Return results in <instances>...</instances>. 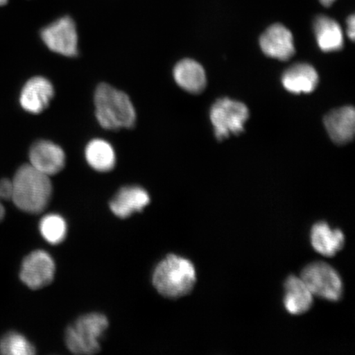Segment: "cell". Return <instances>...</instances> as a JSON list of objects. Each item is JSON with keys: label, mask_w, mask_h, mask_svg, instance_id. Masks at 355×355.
<instances>
[{"label": "cell", "mask_w": 355, "mask_h": 355, "mask_svg": "<svg viewBox=\"0 0 355 355\" xmlns=\"http://www.w3.org/2000/svg\"><path fill=\"white\" fill-rule=\"evenodd\" d=\"M50 176L32 166H21L13 178L12 200L20 210L32 214L46 209L52 195Z\"/></svg>", "instance_id": "cell-1"}, {"label": "cell", "mask_w": 355, "mask_h": 355, "mask_svg": "<svg viewBox=\"0 0 355 355\" xmlns=\"http://www.w3.org/2000/svg\"><path fill=\"white\" fill-rule=\"evenodd\" d=\"M96 117L105 130L130 128L136 122V111L125 93L102 83L95 93Z\"/></svg>", "instance_id": "cell-2"}, {"label": "cell", "mask_w": 355, "mask_h": 355, "mask_svg": "<svg viewBox=\"0 0 355 355\" xmlns=\"http://www.w3.org/2000/svg\"><path fill=\"white\" fill-rule=\"evenodd\" d=\"M196 270L188 259L168 255L155 268L153 285L159 294L178 299L189 294L196 284Z\"/></svg>", "instance_id": "cell-3"}, {"label": "cell", "mask_w": 355, "mask_h": 355, "mask_svg": "<svg viewBox=\"0 0 355 355\" xmlns=\"http://www.w3.org/2000/svg\"><path fill=\"white\" fill-rule=\"evenodd\" d=\"M104 315L91 313L79 318L66 332V345L76 354H93L100 352V340L107 329Z\"/></svg>", "instance_id": "cell-4"}, {"label": "cell", "mask_w": 355, "mask_h": 355, "mask_svg": "<svg viewBox=\"0 0 355 355\" xmlns=\"http://www.w3.org/2000/svg\"><path fill=\"white\" fill-rule=\"evenodd\" d=\"M300 279L313 295L337 302L343 295V283L338 272L327 263L317 261L302 270Z\"/></svg>", "instance_id": "cell-5"}, {"label": "cell", "mask_w": 355, "mask_h": 355, "mask_svg": "<svg viewBox=\"0 0 355 355\" xmlns=\"http://www.w3.org/2000/svg\"><path fill=\"white\" fill-rule=\"evenodd\" d=\"M248 116L247 106L241 102L229 98L217 101L211 110V121L216 139L223 140L230 135L243 132Z\"/></svg>", "instance_id": "cell-6"}, {"label": "cell", "mask_w": 355, "mask_h": 355, "mask_svg": "<svg viewBox=\"0 0 355 355\" xmlns=\"http://www.w3.org/2000/svg\"><path fill=\"white\" fill-rule=\"evenodd\" d=\"M42 41L53 52L67 57L78 55V37L74 21L63 17L43 28Z\"/></svg>", "instance_id": "cell-7"}, {"label": "cell", "mask_w": 355, "mask_h": 355, "mask_svg": "<svg viewBox=\"0 0 355 355\" xmlns=\"http://www.w3.org/2000/svg\"><path fill=\"white\" fill-rule=\"evenodd\" d=\"M55 266L46 252L37 250L22 261L20 278L32 290H38L51 284L54 279Z\"/></svg>", "instance_id": "cell-8"}, {"label": "cell", "mask_w": 355, "mask_h": 355, "mask_svg": "<svg viewBox=\"0 0 355 355\" xmlns=\"http://www.w3.org/2000/svg\"><path fill=\"white\" fill-rule=\"evenodd\" d=\"M30 165L48 176L58 174L65 166V154L60 146L41 140L30 149Z\"/></svg>", "instance_id": "cell-9"}, {"label": "cell", "mask_w": 355, "mask_h": 355, "mask_svg": "<svg viewBox=\"0 0 355 355\" xmlns=\"http://www.w3.org/2000/svg\"><path fill=\"white\" fill-rule=\"evenodd\" d=\"M264 54L279 60H288L295 55L294 38L290 30L282 24H274L260 38Z\"/></svg>", "instance_id": "cell-10"}, {"label": "cell", "mask_w": 355, "mask_h": 355, "mask_svg": "<svg viewBox=\"0 0 355 355\" xmlns=\"http://www.w3.org/2000/svg\"><path fill=\"white\" fill-rule=\"evenodd\" d=\"M54 94V87L47 78L35 77L22 87L20 105L26 112L40 114L48 107Z\"/></svg>", "instance_id": "cell-11"}, {"label": "cell", "mask_w": 355, "mask_h": 355, "mask_svg": "<svg viewBox=\"0 0 355 355\" xmlns=\"http://www.w3.org/2000/svg\"><path fill=\"white\" fill-rule=\"evenodd\" d=\"M328 135L334 143L345 144L354 139L355 111L352 106L331 111L324 118Z\"/></svg>", "instance_id": "cell-12"}, {"label": "cell", "mask_w": 355, "mask_h": 355, "mask_svg": "<svg viewBox=\"0 0 355 355\" xmlns=\"http://www.w3.org/2000/svg\"><path fill=\"white\" fill-rule=\"evenodd\" d=\"M150 203L149 194L139 186H128L119 191L110 203L111 211L121 218L141 211Z\"/></svg>", "instance_id": "cell-13"}, {"label": "cell", "mask_w": 355, "mask_h": 355, "mask_svg": "<svg viewBox=\"0 0 355 355\" xmlns=\"http://www.w3.org/2000/svg\"><path fill=\"white\" fill-rule=\"evenodd\" d=\"M310 239L315 251L329 257L343 250L345 242V235L340 230H332L329 225L322 221L311 229Z\"/></svg>", "instance_id": "cell-14"}, {"label": "cell", "mask_w": 355, "mask_h": 355, "mask_svg": "<svg viewBox=\"0 0 355 355\" xmlns=\"http://www.w3.org/2000/svg\"><path fill=\"white\" fill-rule=\"evenodd\" d=\"M284 287V306L288 313L301 315L307 313L312 308L313 295L300 277H288Z\"/></svg>", "instance_id": "cell-15"}, {"label": "cell", "mask_w": 355, "mask_h": 355, "mask_svg": "<svg viewBox=\"0 0 355 355\" xmlns=\"http://www.w3.org/2000/svg\"><path fill=\"white\" fill-rule=\"evenodd\" d=\"M282 83L288 92L300 94L310 93L316 89L318 74L313 67L308 64L293 65L283 74Z\"/></svg>", "instance_id": "cell-16"}, {"label": "cell", "mask_w": 355, "mask_h": 355, "mask_svg": "<svg viewBox=\"0 0 355 355\" xmlns=\"http://www.w3.org/2000/svg\"><path fill=\"white\" fill-rule=\"evenodd\" d=\"M174 78L178 85L190 93H200L207 85L205 70L198 62L186 59L176 64Z\"/></svg>", "instance_id": "cell-17"}, {"label": "cell", "mask_w": 355, "mask_h": 355, "mask_svg": "<svg viewBox=\"0 0 355 355\" xmlns=\"http://www.w3.org/2000/svg\"><path fill=\"white\" fill-rule=\"evenodd\" d=\"M314 32L318 46L322 51H337L343 48V30L338 22L331 17L318 16L314 21Z\"/></svg>", "instance_id": "cell-18"}, {"label": "cell", "mask_w": 355, "mask_h": 355, "mask_svg": "<svg viewBox=\"0 0 355 355\" xmlns=\"http://www.w3.org/2000/svg\"><path fill=\"white\" fill-rule=\"evenodd\" d=\"M85 155L89 166L99 172L112 170L116 161L112 146L103 139L91 141L87 146Z\"/></svg>", "instance_id": "cell-19"}, {"label": "cell", "mask_w": 355, "mask_h": 355, "mask_svg": "<svg viewBox=\"0 0 355 355\" xmlns=\"http://www.w3.org/2000/svg\"><path fill=\"white\" fill-rule=\"evenodd\" d=\"M40 230L47 242L51 244L60 243L66 236V222L60 216L48 215L42 220Z\"/></svg>", "instance_id": "cell-20"}, {"label": "cell", "mask_w": 355, "mask_h": 355, "mask_svg": "<svg viewBox=\"0 0 355 355\" xmlns=\"http://www.w3.org/2000/svg\"><path fill=\"white\" fill-rule=\"evenodd\" d=\"M0 353L6 355H32L35 354V348L19 333L10 332L0 340Z\"/></svg>", "instance_id": "cell-21"}, {"label": "cell", "mask_w": 355, "mask_h": 355, "mask_svg": "<svg viewBox=\"0 0 355 355\" xmlns=\"http://www.w3.org/2000/svg\"><path fill=\"white\" fill-rule=\"evenodd\" d=\"M12 181L8 179L0 180V199L11 200L12 198Z\"/></svg>", "instance_id": "cell-22"}, {"label": "cell", "mask_w": 355, "mask_h": 355, "mask_svg": "<svg viewBox=\"0 0 355 355\" xmlns=\"http://www.w3.org/2000/svg\"><path fill=\"white\" fill-rule=\"evenodd\" d=\"M346 26H347L348 37L352 39V41H354L355 35V19L354 15L348 17Z\"/></svg>", "instance_id": "cell-23"}, {"label": "cell", "mask_w": 355, "mask_h": 355, "mask_svg": "<svg viewBox=\"0 0 355 355\" xmlns=\"http://www.w3.org/2000/svg\"><path fill=\"white\" fill-rule=\"evenodd\" d=\"M323 6L331 7L333 3L336 2V0H319Z\"/></svg>", "instance_id": "cell-24"}, {"label": "cell", "mask_w": 355, "mask_h": 355, "mask_svg": "<svg viewBox=\"0 0 355 355\" xmlns=\"http://www.w3.org/2000/svg\"><path fill=\"white\" fill-rule=\"evenodd\" d=\"M4 216H6V210H4V207L1 203V199H0V221L4 218Z\"/></svg>", "instance_id": "cell-25"}, {"label": "cell", "mask_w": 355, "mask_h": 355, "mask_svg": "<svg viewBox=\"0 0 355 355\" xmlns=\"http://www.w3.org/2000/svg\"><path fill=\"white\" fill-rule=\"evenodd\" d=\"M8 0H0V7L6 6Z\"/></svg>", "instance_id": "cell-26"}]
</instances>
